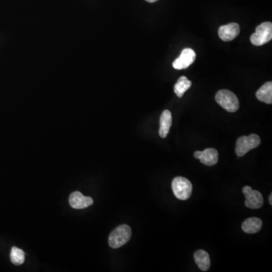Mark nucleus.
<instances>
[{
    "label": "nucleus",
    "mask_w": 272,
    "mask_h": 272,
    "mask_svg": "<svg viewBox=\"0 0 272 272\" xmlns=\"http://www.w3.org/2000/svg\"><path fill=\"white\" fill-rule=\"evenodd\" d=\"M196 58V53L192 49H184L181 52V55L174 61L172 66L176 70L187 69L194 62Z\"/></svg>",
    "instance_id": "7"
},
{
    "label": "nucleus",
    "mask_w": 272,
    "mask_h": 272,
    "mask_svg": "<svg viewBox=\"0 0 272 272\" xmlns=\"http://www.w3.org/2000/svg\"><path fill=\"white\" fill-rule=\"evenodd\" d=\"M145 1L149 3H155V2H158V0H145Z\"/></svg>",
    "instance_id": "17"
},
{
    "label": "nucleus",
    "mask_w": 272,
    "mask_h": 272,
    "mask_svg": "<svg viewBox=\"0 0 272 272\" xmlns=\"http://www.w3.org/2000/svg\"><path fill=\"white\" fill-rule=\"evenodd\" d=\"M132 236V229L126 224L119 226L109 236V244L111 248L117 249L127 244Z\"/></svg>",
    "instance_id": "2"
},
{
    "label": "nucleus",
    "mask_w": 272,
    "mask_h": 272,
    "mask_svg": "<svg viewBox=\"0 0 272 272\" xmlns=\"http://www.w3.org/2000/svg\"><path fill=\"white\" fill-rule=\"evenodd\" d=\"M25 254L21 249L16 247H13L11 251V260L14 265L20 266L24 263Z\"/></svg>",
    "instance_id": "16"
},
{
    "label": "nucleus",
    "mask_w": 272,
    "mask_h": 272,
    "mask_svg": "<svg viewBox=\"0 0 272 272\" xmlns=\"http://www.w3.org/2000/svg\"><path fill=\"white\" fill-rule=\"evenodd\" d=\"M262 223L261 219L257 217H251L247 218L242 224V229L247 234H256L261 230Z\"/></svg>",
    "instance_id": "12"
},
{
    "label": "nucleus",
    "mask_w": 272,
    "mask_h": 272,
    "mask_svg": "<svg viewBox=\"0 0 272 272\" xmlns=\"http://www.w3.org/2000/svg\"><path fill=\"white\" fill-rule=\"evenodd\" d=\"M194 260L201 270L206 272L210 267V256L207 252L199 250L194 253Z\"/></svg>",
    "instance_id": "14"
},
{
    "label": "nucleus",
    "mask_w": 272,
    "mask_h": 272,
    "mask_svg": "<svg viewBox=\"0 0 272 272\" xmlns=\"http://www.w3.org/2000/svg\"><path fill=\"white\" fill-rule=\"evenodd\" d=\"M240 34V26L237 23H231L223 25L218 29V36L223 41L228 42L234 40Z\"/></svg>",
    "instance_id": "9"
},
{
    "label": "nucleus",
    "mask_w": 272,
    "mask_h": 272,
    "mask_svg": "<svg viewBox=\"0 0 272 272\" xmlns=\"http://www.w3.org/2000/svg\"><path fill=\"white\" fill-rule=\"evenodd\" d=\"M269 204H270L271 205H272V194H270V195H269Z\"/></svg>",
    "instance_id": "18"
},
{
    "label": "nucleus",
    "mask_w": 272,
    "mask_h": 272,
    "mask_svg": "<svg viewBox=\"0 0 272 272\" xmlns=\"http://www.w3.org/2000/svg\"><path fill=\"white\" fill-rule=\"evenodd\" d=\"M172 191L178 199L181 201L188 200L192 193V184L184 177H176L172 183Z\"/></svg>",
    "instance_id": "4"
},
{
    "label": "nucleus",
    "mask_w": 272,
    "mask_h": 272,
    "mask_svg": "<svg viewBox=\"0 0 272 272\" xmlns=\"http://www.w3.org/2000/svg\"><path fill=\"white\" fill-rule=\"evenodd\" d=\"M172 113L169 110H165L163 112L160 117L159 135L163 139L167 137L168 134L172 126Z\"/></svg>",
    "instance_id": "11"
},
{
    "label": "nucleus",
    "mask_w": 272,
    "mask_h": 272,
    "mask_svg": "<svg viewBox=\"0 0 272 272\" xmlns=\"http://www.w3.org/2000/svg\"><path fill=\"white\" fill-rule=\"evenodd\" d=\"M261 140L258 135L251 134L249 136H241L236 144V154L237 156H244L250 150L254 149L260 145Z\"/></svg>",
    "instance_id": "5"
},
{
    "label": "nucleus",
    "mask_w": 272,
    "mask_h": 272,
    "mask_svg": "<svg viewBox=\"0 0 272 272\" xmlns=\"http://www.w3.org/2000/svg\"><path fill=\"white\" fill-rule=\"evenodd\" d=\"M216 102L230 113L237 111L240 107L237 96L231 91L222 89L218 91L215 96Z\"/></svg>",
    "instance_id": "1"
},
{
    "label": "nucleus",
    "mask_w": 272,
    "mask_h": 272,
    "mask_svg": "<svg viewBox=\"0 0 272 272\" xmlns=\"http://www.w3.org/2000/svg\"><path fill=\"white\" fill-rule=\"evenodd\" d=\"M69 202L73 208L80 210L93 205V200L90 197L83 195L80 191H75L70 194Z\"/></svg>",
    "instance_id": "10"
},
{
    "label": "nucleus",
    "mask_w": 272,
    "mask_h": 272,
    "mask_svg": "<svg viewBox=\"0 0 272 272\" xmlns=\"http://www.w3.org/2000/svg\"><path fill=\"white\" fill-rule=\"evenodd\" d=\"M243 193L246 198V207L250 209H259L263 207L264 200L261 193L252 189L249 186H245L243 188Z\"/></svg>",
    "instance_id": "6"
},
{
    "label": "nucleus",
    "mask_w": 272,
    "mask_h": 272,
    "mask_svg": "<svg viewBox=\"0 0 272 272\" xmlns=\"http://www.w3.org/2000/svg\"><path fill=\"white\" fill-rule=\"evenodd\" d=\"M256 96L260 102L266 104L272 103V83L267 82L257 90Z\"/></svg>",
    "instance_id": "13"
},
{
    "label": "nucleus",
    "mask_w": 272,
    "mask_h": 272,
    "mask_svg": "<svg viewBox=\"0 0 272 272\" xmlns=\"http://www.w3.org/2000/svg\"><path fill=\"white\" fill-rule=\"evenodd\" d=\"M194 158L199 159L204 165L212 166L217 163L218 160V153L214 148H207L203 151H195Z\"/></svg>",
    "instance_id": "8"
},
{
    "label": "nucleus",
    "mask_w": 272,
    "mask_h": 272,
    "mask_svg": "<svg viewBox=\"0 0 272 272\" xmlns=\"http://www.w3.org/2000/svg\"><path fill=\"white\" fill-rule=\"evenodd\" d=\"M191 86V82L186 77H181L175 85L174 91L178 98H181Z\"/></svg>",
    "instance_id": "15"
},
{
    "label": "nucleus",
    "mask_w": 272,
    "mask_h": 272,
    "mask_svg": "<svg viewBox=\"0 0 272 272\" xmlns=\"http://www.w3.org/2000/svg\"><path fill=\"white\" fill-rule=\"evenodd\" d=\"M272 39V24L271 22L262 23L257 26L256 32L250 37V42L254 46H263Z\"/></svg>",
    "instance_id": "3"
}]
</instances>
